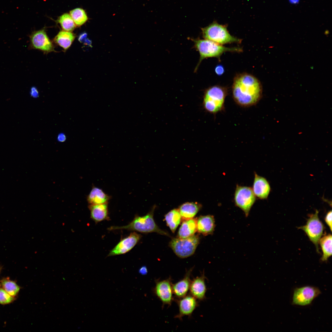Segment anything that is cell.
<instances>
[{
	"instance_id": "obj_1",
	"label": "cell",
	"mask_w": 332,
	"mask_h": 332,
	"mask_svg": "<svg viewBox=\"0 0 332 332\" xmlns=\"http://www.w3.org/2000/svg\"><path fill=\"white\" fill-rule=\"evenodd\" d=\"M261 84L256 77L243 73L236 75L232 85L233 99L238 105L248 107L257 104L262 97Z\"/></svg>"
},
{
	"instance_id": "obj_2",
	"label": "cell",
	"mask_w": 332,
	"mask_h": 332,
	"mask_svg": "<svg viewBox=\"0 0 332 332\" xmlns=\"http://www.w3.org/2000/svg\"><path fill=\"white\" fill-rule=\"evenodd\" d=\"M156 206H153L151 211L143 216L136 215L133 220L128 225L122 226H113L108 228L110 231L125 229L143 233L155 232L170 236L168 233L160 229L155 223L153 214Z\"/></svg>"
},
{
	"instance_id": "obj_3",
	"label": "cell",
	"mask_w": 332,
	"mask_h": 332,
	"mask_svg": "<svg viewBox=\"0 0 332 332\" xmlns=\"http://www.w3.org/2000/svg\"><path fill=\"white\" fill-rule=\"evenodd\" d=\"M193 42L200 54L199 61L196 70L203 60L206 58H219L223 53L227 52H241L243 51L242 49L239 47H226L206 39H194Z\"/></svg>"
},
{
	"instance_id": "obj_4",
	"label": "cell",
	"mask_w": 332,
	"mask_h": 332,
	"mask_svg": "<svg viewBox=\"0 0 332 332\" xmlns=\"http://www.w3.org/2000/svg\"><path fill=\"white\" fill-rule=\"evenodd\" d=\"M227 89L219 85H214L207 89L203 96V105L205 110L210 113L215 114L224 109Z\"/></svg>"
},
{
	"instance_id": "obj_5",
	"label": "cell",
	"mask_w": 332,
	"mask_h": 332,
	"mask_svg": "<svg viewBox=\"0 0 332 332\" xmlns=\"http://www.w3.org/2000/svg\"><path fill=\"white\" fill-rule=\"evenodd\" d=\"M203 38L218 44L240 43L242 39L231 35L226 25L214 22L206 27L201 29Z\"/></svg>"
},
{
	"instance_id": "obj_6",
	"label": "cell",
	"mask_w": 332,
	"mask_h": 332,
	"mask_svg": "<svg viewBox=\"0 0 332 332\" xmlns=\"http://www.w3.org/2000/svg\"><path fill=\"white\" fill-rule=\"evenodd\" d=\"M199 240V236L194 235L184 238L172 239L169 245L178 256L184 258L190 256L194 253Z\"/></svg>"
},
{
	"instance_id": "obj_7",
	"label": "cell",
	"mask_w": 332,
	"mask_h": 332,
	"mask_svg": "<svg viewBox=\"0 0 332 332\" xmlns=\"http://www.w3.org/2000/svg\"><path fill=\"white\" fill-rule=\"evenodd\" d=\"M318 214V211L316 210L314 214L310 215L306 224L298 228L305 232L310 240L315 245L317 252L319 253L318 244L324 227L319 219Z\"/></svg>"
},
{
	"instance_id": "obj_8",
	"label": "cell",
	"mask_w": 332,
	"mask_h": 332,
	"mask_svg": "<svg viewBox=\"0 0 332 332\" xmlns=\"http://www.w3.org/2000/svg\"><path fill=\"white\" fill-rule=\"evenodd\" d=\"M256 196L250 187L236 185L234 200L236 205L242 209L247 216L255 201Z\"/></svg>"
},
{
	"instance_id": "obj_9",
	"label": "cell",
	"mask_w": 332,
	"mask_h": 332,
	"mask_svg": "<svg viewBox=\"0 0 332 332\" xmlns=\"http://www.w3.org/2000/svg\"><path fill=\"white\" fill-rule=\"evenodd\" d=\"M155 286L153 288L154 294L162 303V307L165 305L169 306L174 300L172 288V279L171 276L164 280H155Z\"/></svg>"
},
{
	"instance_id": "obj_10",
	"label": "cell",
	"mask_w": 332,
	"mask_h": 332,
	"mask_svg": "<svg viewBox=\"0 0 332 332\" xmlns=\"http://www.w3.org/2000/svg\"><path fill=\"white\" fill-rule=\"evenodd\" d=\"M316 287L307 286L297 288L294 290L292 299L293 305L304 306L310 305L321 293Z\"/></svg>"
},
{
	"instance_id": "obj_11",
	"label": "cell",
	"mask_w": 332,
	"mask_h": 332,
	"mask_svg": "<svg viewBox=\"0 0 332 332\" xmlns=\"http://www.w3.org/2000/svg\"><path fill=\"white\" fill-rule=\"evenodd\" d=\"M30 47L46 53L53 51L54 46L44 30L33 32L30 36Z\"/></svg>"
},
{
	"instance_id": "obj_12",
	"label": "cell",
	"mask_w": 332,
	"mask_h": 332,
	"mask_svg": "<svg viewBox=\"0 0 332 332\" xmlns=\"http://www.w3.org/2000/svg\"><path fill=\"white\" fill-rule=\"evenodd\" d=\"M174 301L177 303L179 311L174 318L180 320H182L184 316L191 317L193 311L199 305L197 299L190 294L183 298L174 299Z\"/></svg>"
},
{
	"instance_id": "obj_13",
	"label": "cell",
	"mask_w": 332,
	"mask_h": 332,
	"mask_svg": "<svg viewBox=\"0 0 332 332\" xmlns=\"http://www.w3.org/2000/svg\"><path fill=\"white\" fill-rule=\"evenodd\" d=\"M142 235L134 231L122 239L109 252L111 256L125 254L132 249L139 241Z\"/></svg>"
},
{
	"instance_id": "obj_14",
	"label": "cell",
	"mask_w": 332,
	"mask_h": 332,
	"mask_svg": "<svg viewBox=\"0 0 332 332\" xmlns=\"http://www.w3.org/2000/svg\"><path fill=\"white\" fill-rule=\"evenodd\" d=\"M206 279L203 271L200 276L194 278L191 280L190 294L198 300L202 301L206 298L205 294L207 289L205 280Z\"/></svg>"
},
{
	"instance_id": "obj_15",
	"label": "cell",
	"mask_w": 332,
	"mask_h": 332,
	"mask_svg": "<svg viewBox=\"0 0 332 332\" xmlns=\"http://www.w3.org/2000/svg\"><path fill=\"white\" fill-rule=\"evenodd\" d=\"M193 268L187 270L182 279L172 284L173 294L177 298H183L187 294L189 290L191 280V277Z\"/></svg>"
},
{
	"instance_id": "obj_16",
	"label": "cell",
	"mask_w": 332,
	"mask_h": 332,
	"mask_svg": "<svg viewBox=\"0 0 332 332\" xmlns=\"http://www.w3.org/2000/svg\"><path fill=\"white\" fill-rule=\"evenodd\" d=\"M252 189L256 197L261 199H264L268 197L271 188L267 180L255 172Z\"/></svg>"
},
{
	"instance_id": "obj_17",
	"label": "cell",
	"mask_w": 332,
	"mask_h": 332,
	"mask_svg": "<svg viewBox=\"0 0 332 332\" xmlns=\"http://www.w3.org/2000/svg\"><path fill=\"white\" fill-rule=\"evenodd\" d=\"M215 227V220L212 215L201 216L197 219V231L204 235L212 234Z\"/></svg>"
},
{
	"instance_id": "obj_18",
	"label": "cell",
	"mask_w": 332,
	"mask_h": 332,
	"mask_svg": "<svg viewBox=\"0 0 332 332\" xmlns=\"http://www.w3.org/2000/svg\"><path fill=\"white\" fill-rule=\"evenodd\" d=\"M89 208L90 210L91 218L96 223L103 220H110L108 203L90 204Z\"/></svg>"
},
{
	"instance_id": "obj_19",
	"label": "cell",
	"mask_w": 332,
	"mask_h": 332,
	"mask_svg": "<svg viewBox=\"0 0 332 332\" xmlns=\"http://www.w3.org/2000/svg\"><path fill=\"white\" fill-rule=\"evenodd\" d=\"M201 205L197 202H186L181 205L178 209L183 220L192 219L201 208Z\"/></svg>"
},
{
	"instance_id": "obj_20",
	"label": "cell",
	"mask_w": 332,
	"mask_h": 332,
	"mask_svg": "<svg viewBox=\"0 0 332 332\" xmlns=\"http://www.w3.org/2000/svg\"><path fill=\"white\" fill-rule=\"evenodd\" d=\"M110 198L111 196L105 193L101 189L93 186L87 200L90 204H96L108 203Z\"/></svg>"
},
{
	"instance_id": "obj_21",
	"label": "cell",
	"mask_w": 332,
	"mask_h": 332,
	"mask_svg": "<svg viewBox=\"0 0 332 332\" xmlns=\"http://www.w3.org/2000/svg\"><path fill=\"white\" fill-rule=\"evenodd\" d=\"M197 219L184 221L178 232V238H186L194 235L197 231Z\"/></svg>"
},
{
	"instance_id": "obj_22",
	"label": "cell",
	"mask_w": 332,
	"mask_h": 332,
	"mask_svg": "<svg viewBox=\"0 0 332 332\" xmlns=\"http://www.w3.org/2000/svg\"><path fill=\"white\" fill-rule=\"evenodd\" d=\"M75 38L73 33L64 30L59 32L54 39V42L65 50L71 46Z\"/></svg>"
},
{
	"instance_id": "obj_23",
	"label": "cell",
	"mask_w": 332,
	"mask_h": 332,
	"mask_svg": "<svg viewBox=\"0 0 332 332\" xmlns=\"http://www.w3.org/2000/svg\"><path fill=\"white\" fill-rule=\"evenodd\" d=\"M165 219L172 231L175 232L181 219L178 209H174L169 211L165 215Z\"/></svg>"
},
{
	"instance_id": "obj_24",
	"label": "cell",
	"mask_w": 332,
	"mask_h": 332,
	"mask_svg": "<svg viewBox=\"0 0 332 332\" xmlns=\"http://www.w3.org/2000/svg\"><path fill=\"white\" fill-rule=\"evenodd\" d=\"M319 241L323 252L321 260L325 261L332 255L331 235L329 234L324 236L320 239Z\"/></svg>"
},
{
	"instance_id": "obj_25",
	"label": "cell",
	"mask_w": 332,
	"mask_h": 332,
	"mask_svg": "<svg viewBox=\"0 0 332 332\" xmlns=\"http://www.w3.org/2000/svg\"><path fill=\"white\" fill-rule=\"evenodd\" d=\"M70 15L76 26H77L82 25L88 19L85 11L81 8H77L71 10Z\"/></svg>"
},
{
	"instance_id": "obj_26",
	"label": "cell",
	"mask_w": 332,
	"mask_h": 332,
	"mask_svg": "<svg viewBox=\"0 0 332 332\" xmlns=\"http://www.w3.org/2000/svg\"><path fill=\"white\" fill-rule=\"evenodd\" d=\"M58 21L64 31L71 32L76 27V25L74 21L70 14L68 13L64 14L60 16Z\"/></svg>"
},
{
	"instance_id": "obj_27",
	"label": "cell",
	"mask_w": 332,
	"mask_h": 332,
	"mask_svg": "<svg viewBox=\"0 0 332 332\" xmlns=\"http://www.w3.org/2000/svg\"><path fill=\"white\" fill-rule=\"evenodd\" d=\"M1 283L3 289L13 297L15 296L19 291L20 288L16 283L8 279L2 280Z\"/></svg>"
},
{
	"instance_id": "obj_28",
	"label": "cell",
	"mask_w": 332,
	"mask_h": 332,
	"mask_svg": "<svg viewBox=\"0 0 332 332\" xmlns=\"http://www.w3.org/2000/svg\"><path fill=\"white\" fill-rule=\"evenodd\" d=\"M14 299V297L9 294L3 289L0 288V304H8L13 301Z\"/></svg>"
},
{
	"instance_id": "obj_29",
	"label": "cell",
	"mask_w": 332,
	"mask_h": 332,
	"mask_svg": "<svg viewBox=\"0 0 332 332\" xmlns=\"http://www.w3.org/2000/svg\"><path fill=\"white\" fill-rule=\"evenodd\" d=\"M325 220L326 224L329 227L332 231V211L330 210L326 214L325 218Z\"/></svg>"
},
{
	"instance_id": "obj_30",
	"label": "cell",
	"mask_w": 332,
	"mask_h": 332,
	"mask_svg": "<svg viewBox=\"0 0 332 332\" xmlns=\"http://www.w3.org/2000/svg\"><path fill=\"white\" fill-rule=\"evenodd\" d=\"M224 69L223 67L221 65H218L215 69V72L217 74L221 75L223 73Z\"/></svg>"
},
{
	"instance_id": "obj_31",
	"label": "cell",
	"mask_w": 332,
	"mask_h": 332,
	"mask_svg": "<svg viewBox=\"0 0 332 332\" xmlns=\"http://www.w3.org/2000/svg\"><path fill=\"white\" fill-rule=\"evenodd\" d=\"M139 273L143 275H146L148 273V270L145 266L141 267L139 270Z\"/></svg>"
},
{
	"instance_id": "obj_32",
	"label": "cell",
	"mask_w": 332,
	"mask_h": 332,
	"mask_svg": "<svg viewBox=\"0 0 332 332\" xmlns=\"http://www.w3.org/2000/svg\"><path fill=\"white\" fill-rule=\"evenodd\" d=\"M31 94L32 96L35 97L38 94V91L36 88H32L31 89Z\"/></svg>"
},
{
	"instance_id": "obj_33",
	"label": "cell",
	"mask_w": 332,
	"mask_h": 332,
	"mask_svg": "<svg viewBox=\"0 0 332 332\" xmlns=\"http://www.w3.org/2000/svg\"><path fill=\"white\" fill-rule=\"evenodd\" d=\"M289 2L292 4H298L300 0H288Z\"/></svg>"
},
{
	"instance_id": "obj_34",
	"label": "cell",
	"mask_w": 332,
	"mask_h": 332,
	"mask_svg": "<svg viewBox=\"0 0 332 332\" xmlns=\"http://www.w3.org/2000/svg\"><path fill=\"white\" fill-rule=\"evenodd\" d=\"M59 140L61 141H63L65 140V138L63 135H60L59 136Z\"/></svg>"
},
{
	"instance_id": "obj_35",
	"label": "cell",
	"mask_w": 332,
	"mask_h": 332,
	"mask_svg": "<svg viewBox=\"0 0 332 332\" xmlns=\"http://www.w3.org/2000/svg\"><path fill=\"white\" fill-rule=\"evenodd\" d=\"M2 268V267H0V272L1 271V270Z\"/></svg>"
}]
</instances>
